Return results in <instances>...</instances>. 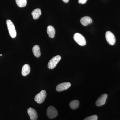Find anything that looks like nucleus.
Wrapping results in <instances>:
<instances>
[{
    "mask_svg": "<svg viewBox=\"0 0 120 120\" xmlns=\"http://www.w3.org/2000/svg\"><path fill=\"white\" fill-rule=\"evenodd\" d=\"M6 23L10 36L12 38H15L16 36V32L14 24L10 20H7Z\"/></svg>",
    "mask_w": 120,
    "mask_h": 120,
    "instance_id": "nucleus-1",
    "label": "nucleus"
},
{
    "mask_svg": "<svg viewBox=\"0 0 120 120\" xmlns=\"http://www.w3.org/2000/svg\"><path fill=\"white\" fill-rule=\"evenodd\" d=\"M73 38L75 41L80 45L83 46L86 45V41L85 38L79 33L75 34L73 36Z\"/></svg>",
    "mask_w": 120,
    "mask_h": 120,
    "instance_id": "nucleus-2",
    "label": "nucleus"
},
{
    "mask_svg": "<svg viewBox=\"0 0 120 120\" xmlns=\"http://www.w3.org/2000/svg\"><path fill=\"white\" fill-rule=\"evenodd\" d=\"M46 97V92L45 90H42L35 96V101L39 104L43 103Z\"/></svg>",
    "mask_w": 120,
    "mask_h": 120,
    "instance_id": "nucleus-3",
    "label": "nucleus"
},
{
    "mask_svg": "<svg viewBox=\"0 0 120 120\" xmlns=\"http://www.w3.org/2000/svg\"><path fill=\"white\" fill-rule=\"evenodd\" d=\"M61 59V57L59 55L55 56L52 58L48 64V68L50 69H53L56 67L58 62Z\"/></svg>",
    "mask_w": 120,
    "mask_h": 120,
    "instance_id": "nucleus-4",
    "label": "nucleus"
},
{
    "mask_svg": "<svg viewBox=\"0 0 120 120\" xmlns=\"http://www.w3.org/2000/svg\"><path fill=\"white\" fill-rule=\"evenodd\" d=\"M57 110L56 108L53 106H50L47 108V115L50 119L55 118L58 115Z\"/></svg>",
    "mask_w": 120,
    "mask_h": 120,
    "instance_id": "nucleus-5",
    "label": "nucleus"
},
{
    "mask_svg": "<svg viewBox=\"0 0 120 120\" xmlns=\"http://www.w3.org/2000/svg\"><path fill=\"white\" fill-rule=\"evenodd\" d=\"M105 38L106 41L109 45H113L116 42V38L112 32L107 31L105 34Z\"/></svg>",
    "mask_w": 120,
    "mask_h": 120,
    "instance_id": "nucleus-6",
    "label": "nucleus"
},
{
    "mask_svg": "<svg viewBox=\"0 0 120 120\" xmlns=\"http://www.w3.org/2000/svg\"><path fill=\"white\" fill-rule=\"evenodd\" d=\"M71 84L69 82H64L58 84L56 87V90L58 92L67 90L70 87Z\"/></svg>",
    "mask_w": 120,
    "mask_h": 120,
    "instance_id": "nucleus-7",
    "label": "nucleus"
},
{
    "mask_svg": "<svg viewBox=\"0 0 120 120\" xmlns=\"http://www.w3.org/2000/svg\"><path fill=\"white\" fill-rule=\"evenodd\" d=\"M107 95L106 94H103L99 97L96 101V105L98 106H101L105 105L106 102Z\"/></svg>",
    "mask_w": 120,
    "mask_h": 120,
    "instance_id": "nucleus-8",
    "label": "nucleus"
},
{
    "mask_svg": "<svg viewBox=\"0 0 120 120\" xmlns=\"http://www.w3.org/2000/svg\"><path fill=\"white\" fill-rule=\"evenodd\" d=\"M27 113L31 120H37L38 114L36 110L33 108L30 107L27 110Z\"/></svg>",
    "mask_w": 120,
    "mask_h": 120,
    "instance_id": "nucleus-9",
    "label": "nucleus"
},
{
    "mask_svg": "<svg viewBox=\"0 0 120 120\" xmlns=\"http://www.w3.org/2000/svg\"><path fill=\"white\" fill-rule=\"evenodd\" d=\"M92 19L89 16H86L82 17L80 19V22L82 25L86 26L92 23Z\"/></svg>",
    "mask_w": 120,
    "mask_h": 120,
    "instance_id": "nucleus-10",
    "label": "nucleus"
},
{
    "mask_svg": "<svg viewBox=\"0 0 120 120\" xmlns=\"http://www.w3.org/2000/svg\"><path fill=\"white\" fill-rule=\"evenodd\" d=\"M47 32L49 38H53L55 34V30L53 26H49L47 27Z\"/></svg>",
    "mask_w": 120,
    "mask_h": 120,
    "instance_id": "nucleus-11",
    "label": "nucleus"
},
{
    "mask_svg": "<svg viewBox=\"0 0 120 120\" xmlns=\"http://www.w3.org/2000/svg\"><path fill=\"white\" fill-rule=\"evenodd\" d=\"M30 68L28 64H25L22 68V73L23 76H26L30 73Z\"/></svg>",
    "mask_w": 120,
    "mask_h": 120,
    "instance_id": "nucleus-12",
    "label": "nucleus"
},
{
    "mask_svg": "<svg viewBox=\"0 0 120 120\" xmlns=\"http://www.w3.org/2000/svg\"><path fill=\"white\" fill-rule=\"evenodd\" d=\"M31 15L34 19L35 20L38 19L41 15V9L37 8L34 9L32 11Z\"/></svg>",
    "mask_w": 120,
    "mask_h": 120,
    "instance_id": "nucleus-13",
    "label": "nucleus"
},
{
    "mask_svg": "<svg viewBox=\"0 0 120 120\" xmlns=\"http://www.w3.org/2000/svg\"><path fill=\"white\" fill-rule=\"evenodd\" d=\"M32 52L34 55L36 57H39L41 56V53L40 52V47L38 45H35L33 47Z\"/></svg>",
    "mask_w": 120,
    "mask_h": 120,
    "instance_id": "nucleus-14",
    "label": "nucleus"
},
{
    "mask_svg": "<svg viewBox=\"0 0 120 120\" xmlns=\"http://www.w3.org/2000/svg\"><path fill=\"white\" fill-rule=\"evenodd\" d=\"M79 102L77 100H74L71 101L69 104L70 107L72 109H75L79 107Z\"/></svg>",
    "mask_w": 120,
    "mask_h": 120,
    "instance_id": "nucleus-15",
    "label": "nucleus"
},
{
    "mask_svg": "<svg viewBox=\"0 0 120 120\" xmlns=\"http://www.w3.org/2000/svg\"><path fill=\"white\" fill-rule=\"evenodd\" d=\"M17 5L19 7H26L27 4V0H15Z\"/></svg>",
    "mask_w": 120,
    "mask_h": 120,
    "instance_id": "nucleus-16",
    "label": "nucleus"
},
{
    "mask_svg": "<svg viewBox=\"0 0 120 120\" xmlns=\"http://www.w3.org/2000/svg\"><path fill=\"white\" fill-rule=\"evenodd\" d=\"M98 119V116L96 115H94L86 117L83 120H97Z\"/></svg>",
    "mask_w": 120,
    "mask_h": 120,
    "instance_id": "nucleus-17",
    "label": "nucleus"
},
{
    "mask_svg": "<svg viewBox=\"0 0 120 120\" xmlns=\"http://www.w3.org/2000/svg\"><path fill=\"white\" fill-rule=\"evenodd\" d=\"M87 0H79L78 2L79 4H85L86 1H87Z\"/></svg>",
    "mask_w": 120,
    "mask_h": 120,
    "instance_id": "nucleus-18",
    "label": "nucleus"
},
{
    "mask_svg": "<svg viewBox=\"0 0 120 120\" xmlns=\"http://www.w3.org/2000/svg\"><path fill=\"white\" fill-rule=\"evenodd\" d=\"M64 2H65V3H68V2L69 0H62Z\"/></svg>",
    "mask_w": 120,
    "mask_h": 120,
    "instance_id": "nucleus-19",
    "label": "nucleus"
},
{
    "mask_svg": "<svg viewBox=\"0 0 120 120\" xmlns=\"http://www.w3.org/2000/svg\"><path fill=\"white\" fill-rule=\"evenodd\" d=\"M2 54H0V56H2Z\"/></svg>",
    "mask_w": 120,
    "mask_h": 120,
    "instance_id": "nucleus-20",
    "label": "nucleus"
}]
</instances>
